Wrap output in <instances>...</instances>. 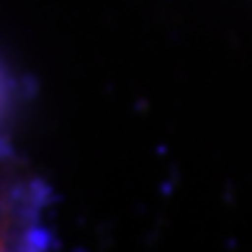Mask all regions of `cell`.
<instances>
[{"instance_id": "obj_1", "label": "cell", "mask_w": 252, "mask_h": 252, "mask_svg": "<svg viewBox=\"0 0 252 252\" xmlns=\"http://www.w3.org/2000/svg\"><path fill=\"white\" fill-rule=\"evenodd\" d=\"M29 100V88L8 57L0 54V162L16 159V124Z\"/></svg>"}]
</instances>
